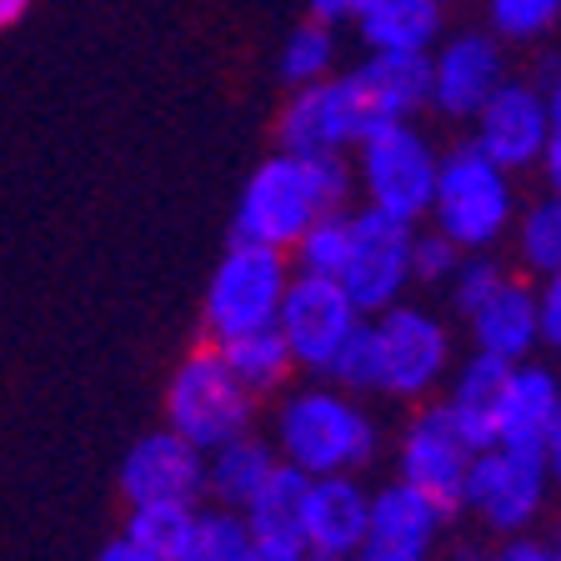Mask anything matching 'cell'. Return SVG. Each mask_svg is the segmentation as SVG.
I'll list each match as a JSON object with an SVG mask.
<instances>
[{
  "mask_svg": "<svg viewBox=\"0 0 561 561\" xmlns=\"http://www.w3.org/2000/svg\"><path fill=\"white\" fill-rule=\"evenodd\" d=\"M506 362H491L481 351H471L467 362H456L446 376L436 407L451 416V426L467 436L477 451L496 446V407H502V386H506Z\"/></svg>",
  "mask_w": 561,
  "mask_h": 561,
  "instance_id": "cell-20",
  "label": "cell"
},
{
  "mask_svg": "<svg viewBox=\"0 0 561 561\" xmlns=\"http://www.w3.org/2000/svg\"><path fill=\"white\" fill-rule=\"evenodd\" d=\"M506 241H512V256L522 276L541 280L551 271H561V196L541 191L537 201H526L516 210V226Z\"/></svg>",
  "mask_w": 561,
  "mask_h": 561,
  "instance_id": "cell-25",
  "label": "cell"
},
{
  "mask_svg": "<svg viewBox=\"0 0 561 561\" xmlns=\"http://www.w3.org/2000/svg\"><path fill=\"white\" fill-rule=\"evenodd\" d=\"M547 140H551V105H547V91L531 81H512L506 76L496 85V95L471 116V146L512 175L537 171Z\"/></svg>",
  "mask_w": 561,
  "mask_h": 561,
  "instance_id": "cell-13",
  "label": "cell"
},
{
  "mask_svg": "<svg viewBox=\"0 0 561 561\" xmlns=\"http://www.w3.org/2000/svg\"><path fill=\"white\" fill-rule=\"evenodd\" d=\"M25 11H31V0H0V31H5V25H15Z\"/></svg>",
  "mask_w": 561,
  "mask_h": 561,
  "instance_id": "cell-41",
  "label": "cell"
},
{
  "mask_svg": "<svg viewBox=\"0 0 561 561\" xmlns=\"http://www.w3.org/2000/svg\"><path fill=\"white\" fill-rule=\"evenodd\" d=\"M442 25V0H366L351 31L366 56H432Z\"/></svg>",
  "mask_w": 561,
  "mask_h": 561,
  "instance_id": "cell-21",
  "label": "cell"
},
{
  "mask_svg": "<svg viewBox=\"0 0 561 561\" xmlns=\"http://www.w3.org/2000/svg\"><path fill=\"white\" fill-rule=\"evenodd\" d=\"M551 477L541 467V451H516V446H486L471 461L461 512H471L496 537H526L551 506Z\"/></svg>",
  "mask_w": 561,
  "mask_h": 561,
  "instance_id": "cell-9",
  "label": "cell"
},
{
  "mask_svg": "<svg viewBox=\"0 0 561 561\" xmlns=\"http://www.w3.org/2000/svg\"><path fill=\"white\" fill-rule=\"evenodd\" d=\"M336 56H341V41H336V25H321V21H301L286 46L276 56V76L286 91H301V85H316L336 76Z\"/></svg>",
  "mask_w": 561,
  "mask_h": 561,
  "instance_id": "cell-26",
  "label": "cell"
},
{
  "mask_svg": "<svg viewBox=\"0 0 561 561\" xmlns=\"http://www.w3.org/2000/svg\"><path fill=\"white\" fill-rule=\"evenodd\" d=\"M471 351L491 356V362H531L541 351V311H537V280H526L522 271H506V280L486 296L481 306H471L467 316Z\"/></svg>",
  "mask_w": 561,
  "mask_h": 561,
  "instance_id": "cell-18",
  "label": "cell"
},
{
  "mask_svg": "<svg viewBox=\"0 0 561 561\" xmlns=\"http://www.w3.org/2000/svg\"><path fill=\"white\" fill-rule=\"evenodd\" d=\"M461 245H451L442 231H416L411 241V286H426V291H446V280L461 266Z\"/></svg>",
  "mask_w": 561,
  "mask_h": 561,
  "instance_id": "cell-33",
  "label": "cell"
},
{
  "mask_svg": "<svg viewBox=\"0 0 561 561\" xmlns=\"http://www.w3.org/2000/svg\"><path fill=\"white\" fill-rule=\"evenodd\" d=\"M551 551H557V561H561V512H557V522H551Z\"/></svg>",
  "mask_w": 561,
  "mask_h": 561,
  "instance_id": "cell-43",
  "label": "cell"
},
{
  "mask_svg": "<svg viewBox=\"0 0 561 561\" xmlns=\"http://www.w3.org/2000/svg\"><path fill=\"white\" fill-rule=\"evenodd\" d=\"M561 416V371L547 362H516L506 371L502 407H496V446L516 451H541L547 432Z\"/></svg>",
  "mask_w": 561,
  "mask_h": 561,
  "instance_id": "cell-19",
  "label": "cell"
},
{
  "mask_svg": "<svg viewBox=\"0 0 561 561\" xmlns=\"http://www.w3.org/2000/svg\"><path fill=\"white\" fill-rule=\"evenodd\" d=\"M351 171H356V196L366 210L416 226L432 210L442 151L416 121H386L351 151Z\"/></svg>",
  "mask_w": 561,
  "mask_h": 561,
  "instance_id": "cell-6",
  "label": "cell"
},
{
  "mask_svg": "<svg viewBox=\"0 0 561 561\" xmlns=\"http://www.w3.org/2000/svg\"><path fill=\"white\" fill-rule=\"evenodd\" d=\"M561 21V0H486V25L502 41H541Z\"/></svg>",
  "mask_w": 561,
  "mask_h": 561,
  "instance_id": "cell-31",
  "label": "cell"
},
{
  "mask_svg": "<svg viewBox=\"0 0 561 561\" xmlns=\"http://www.w3.org/2000/svg\"><path fill=\"white\" fill-rule=\"evenodd\" d=\"M442 5H446V0H442Z\"/></svg>",
  "mask_w": 561,
  "mask_h": 561,
  "instance_id": "cell-44",
  "label": "cell"
},
{
  "mask_svg": "<svg viewBox=\"0 0 561 561\" xmlns=\"http://www.w3.org/2000/svg\"><path fill=\"white\" fill-rule=\"evenodd\" d=\"M376 126H386V121L376 116L362 76L356 70H336L327 81L301 85V91L286 95V105L276 116V151L351 156Z\"/></svg>",
  "mask_w": 561,
  "mask_h": 561,
  "instance_id": "cell-8",
  "label": "cell"
},
{
  "mask_svg": "<svg viewBox=\"0 0 561 561\" xmlns=\"http://www.w3.org/2000/svg\"><path fill=\"white\" fill-rule=\"evenodd\" d=\"M271 446L301 477H362L381 451V426L362 397L327 376L286 386L271 411Z\"/></svg>",
  "mask_w": 561,
  "mask_h": 561,
  "instance_id": "cell-2",
  "label": "cell"
},
{
  "mask_svg": "<svg viewBox=\"0 0 561 561\" xmlns=\"http://www.w3.org/2000/svg\"><path fill=\"white\" fill-rule=\"evenodd\" d=\"M351 70L362 76L381 121H416L432 105V60L426 56H366Z\"/></svg>",
  "mask_w": 561,
  "mask_h": 561,
  "instance_id": "cell-23",
  "label": "cell"
},
{
  "mask_svg": "<svg viewBox=\"0 0 561 561\" xmlns=\"http://www.w3.org/2000/svg\"><path fill=\"white\" fill-rule=\"evenodd\" d=\"M241 561H306V547L296 537H256L251 531V547Z\"/></svg>",
  "mask_w": 561,
  "mask_h": 561,
  "instance_id": "cell-36",
  "label": "cell"
},
{
  "mask_svg": "<svg viewBox=\"0 0 561 561\" xmlns=\"http://www.w3.org/2000/svg\"><path fill=\"white\" fill-rule=\"evenodd\" d=\"M411 241H416V226L366 206L351 210V241H346V261H341L336 280L362 316H381L386 306L407 301Z\"/></svg>",
  "mask_w": 561,
  "mask_h": 561,
  "instance_id": "cell-10",
  "label": "cell"
},
{
  "mask_svg": "<svg viewBox=\"0 0 561 561\" xmlns=\"http://www.w3.org/2000/svg\"><path fill=\"white\" fill-rule=\"evenodd\" d=\"M251 547V526L231 506H196V522L186 531V547L175 561H241Z\"/></svg>",
  "mask_w": 561,
  "mask_h": 561,
  "instance_id": "cell-29",
  "label": "cell"
},
{
  "mask_svg": "<svg viewBox=\"0 0 561 561\" xmlns=\"http://www.w3.org/2000/svg\"><path fill=\"white\" fill-rule=\"evenodd\" d=\"M371 522V486L362 477H311L301 502L306 561H356Z\"/></svg>",
  "mask_w": 561,
  "mask_h": 561,
  "instance_id": "cell-17",
  "label": "cell"
},
{
  "mask_svg": "<svg viewBox=\"0 0 561 561\" xmlns=\"http://www.w3.org/2000/svg\"><path fill=\"white\" fill-rule=\"evenodd\" d=\"M547 105H551V126H561V70L551 76V85H547Z\"/></svg>",
  "mask_w": 561,
  "mask_h": 561,
  "instance_id": "cell-42",
  "label": "cell"
},
{
  "mask_svg": "<svg viewBox=\"0 0 561 561\" xmlns=\"http://www.w3.org/2000/svg\"><path fill=\"white\" fill-rule=\"evenodd\" d=\"M432 111L446 121H467L496 95V85L512 76L506 70L502 35L491 31H451L432 46Z\"/></svg>",
  "mask_w": 561,
  "mask_h": 561,
  "instance_id": "cell-14",
  "label": "cell"
},
{
  "mask_svg": "<svg viewBox=\"0 0 561 561\" xmlns=\"http://www.w3.org/2000/svg\"><path fill=\"white\" fill-rule=\"evenodd\" d=\"M191 522H196V506L186 502H146L126 506V531L121 537L156 561H175V551L186 547Z\"/></svg>",
  "mask_w": 561,
  "mask_h": 561,
  "instance_id": "cell-28",
  "label": "cell"
},
{
  "mask_svg": "<svg viewBox=\"0 0 561 561\" xmlns=\"http://www.w3.org/2000/svg\"><path fill=\"white\" fill-rule=\"evenodd\" d=\"M486 561H557V551H551L547 537L526 531V537H502V547L491 551Z\"/></svg>",
  "mask_w": 561,
  "mask_h": 561,
  "instance_id": "cell-35",
  "label": "cell"
},
{
  "mask_svg": "<svg viewBox=\"0 0 561 561\" xmlns=\"http://www.w3.org/2000/svg\"><path fill=\"white\" fill-rule=\"evenodd\" d=\"M95 561H156V557H146V551H140V547H130L126 537H116V541H105V547H101V557H95Z\"/></svg>",
  "mask_w": 561,
  "mask_h": 561,
  "instance_id": "cell-40",
  "label": "cell"
},
{
  "mask_svg": "<svg viewBox=\"0 0 561 561\" xmlns=\"http://www.w3.org/2000/svg\"><path fill=\"white\" fill-rule=\"evenodd\" d=\"M502 280H506V266L496 261V251H467V256H461V266H456V276L446 280V296H451L456 316H467L471 306L486 301Z\"/></svg>",
  "mask_w": 561,
  "mask_h": 561,
  "instance_id": "cell-32",
  "label": "cell"
},
{
  "mask_svg": "<svg viewBox=\"0 0 561 561\" xmlns=\"http://www.w3.org/2000/svg\"><path fill=\"white\" fill-rule=\"evenodd\" d=\"M451 516L436 502H426L407 481H386L371 486V522L356 561H432L446 537Z\"/></svg>",
  "mask_w": 561,
  "mask_h": 561,
  "instance_id": "cell-16",
  "label": "cell"
},
{
  "mask_svg": "<svg viewBox=\"0 0 561 561\" xmlns=\"http://www.w3.org/2000/svg\"><path fill=\"white\" fill-rule=\"evenodd\" d=\"M311 5V21H321V25H351L356 21V11H362L366 0H306Z\"/></svg>",
  "mask_w": 561,
  "mask_h": 561,
  "instance_id": "cell-37",
  "label": "cell"
},
{
  "mask_svg": "<svg viewBox=\"0 0 561 561\" xmlns=\"http://www.w3.org/2000/svg\"><path fill=\"white\" fill-rule=\"evenodd\" d=\"M261 401L236 381L216 341L191 346L175 371L165 376V426L175 436H186L196 451H216V446L236 442V436L256 432Z\"/></svg>",
  "mask_w": 561,
  "mask_h": 561,
  "instance_id": "cell-4",
  "label": "cell"
},
{
  "mask_svg": "<svg viewBox=\"0 0 561 561\" xmlns=\"http://www.w3.org/2000/svg\"><path fill=\"white\" fill-rule=\"evenodd\" d=\"M226 356V366L236 371V381L251 391L256 401L266 397H280L296 376V362L286 341H280L276 327H261V331H245V336H231V341H216Z\"/></svg>",
  "mask_w": 561,
  "mask_h": 561,
  "instance_id": "cell-24",
  "label": "cell"
},
{
  "mask_svg": "<svg viewBox=\"0 0 561 561\" xmlns=\"http://www.w3.org/2000/svg\"><path fill=\"white\" fill-rule=\"evenodd\" d=\"M276 467H280V456H276V446H271V436H256V432H245V436H236V442L206 451V496H210V506L245 512Z\"/></svg>",
  "mask_w": 561,
  "mask_h": 561,
  "instance_id": "cell-22",
  "label": "cell"
},
{
  "mask_svg": "<svg viewBox=\"0 0 561 561\" xmlns=\"http://www.w3.org/2000/svg\"><path fill=\"white\" fill-rule=\"evenodd\" d=\"M516 210H522V196H516L512 171L486 161L471 140L442 151L436 196H432V210H426L432 231H442L461 251H496L512 236Z\"/></svg>",
  "mask_w": 561,
  "mask_h": 561,
  "instance_id": "cell-3",
  "label": "cell"
},
{
  "mask_svg": "<svg viewBox=\"0 0 561 561\" xmlns=\"http://www.w3.org/2000/svg\"><path fill=\"white\" fill-rule=\"evenodd\" d=\"M537 311H541V346L561 356V271L537 280Z\"/></svg>",
  "mask_w": 561,
  "mask_h": 561,
  "instance_id": "cell-34",
  "label": "cell"
},
{
  "mask_svg": "<svg viewBox=\"0 0 561 561\" xmlns=\"http://www.w3.org/2000/svg\"><path fill=\"white\" fill-rule=\"evenodd\" d=\"M366 316L356 311L346 291H341V280L331 276H306L296 271L291 286H286V301H280V316H276V331L291 351L296 371L306 376H327L336 366L341 346L356 336Z\"/></svg>",
  "mask_w": 561,
  "mask_h": 561,
  "instance_id": "cell-11",
  "label": "cell"
},
{
  "mask_svg": "<svg viewBox=\"0 0 561 561\" xmlns=\"http://www.w3.org/2000/svg\"><path fill=\"white\" fill-rule=\"evenodd\" d=\"M541 467H547V477H551V491H561V416L547 432V442H541Z\"/></svg>",
  "mask_w": 561,
  "mask_h": 561,
  "instance_id": "cell-39",
  "label": "cell"
},
{
  "mask_svg": "<svg viewBox=\"0 0 561 561\" xmlns=\"http://www.w3.org/2000/svg\"><path fill=\"white\" fill-rule=\"evenodd\" d=\"M471 461H477V446L451 426L436 401L416 407L407 416L397 436V481H407L411 491H421L426 502H436L446 516L461 512V496H467V477Z\"/></svg>",
  "mask_w": 561,
  "mask_h": 561,
  "instance_id": "cell-12",
  "label": "cell"
},
{
  "mask_svg": "<svg viewBox=\"0 0 561 561\" xmlns=\"http://www.w3.org/2000/svg\"><path fill=\"white\" fill-rule=\"evenodd\" d=\"M366 321H371L376 351V397L411 401V407H426L442 397L446 376L456 366V341L446 316L421 301H397Z\"/></svg>",
  "mask_w": 561,
  "mask_h": 561,
  "instance_id": "cell-5",
  "label": "cell"
},
{
  "mask_svg": "<svg viewBox=\"0 0 561 561\" xmlns=\"http://www.w3.org/2000/svg\"><path fill=\"white\" fill-rule=\"evenodd\" d=\"M306 481L296 467H286L280 461L276 471H271V481L256 491V502L245 506V526L256 531V537H296L301 541V502H306Z\"/></svg>",
  "mask_w": 561,
  "mask_h": 561,
  "instance_id": "cell-27",
  "label": "cell"
},
{
  "mask_svg": "<svg viewBox=\"0 0 561 561\" xmlns=\"http://www.w3.org/2000/svg\"><path fill=\"white\" fill-rule=\"evenodd\" d=\"M346 241H351V210H327V216L291 245V266L306 271V276L336 280L341 261H346Z\"/></svg>",
  "mask_w": 561,
  "mask_h": 561,
  "instance_id": "cell-30",
  "label": "cell"
},
{
  "mask_svg": "<svg viewBox=\"0 0 561 561\" xmlns=\"http://www.w3.org/2000/svg\"><path fill=\"white\" fill-rule=\"evenodd\" d=\"M537 171H541L551 196H561V126H551V140H547V151H541Z\"/></svg>",
  "mask_w": 561,
  "mask_h": 561,
  "instance_id": "cell-38",
  "label": "cell"
},
{
  "mask_svg": "<svg viewBox=\"0 0 561 561\" xmlns=\"http://www.w3.org/2000/svg\"><path fill=\"white\" fill-rule=\"evenodd\" d=\"M356 196L351 156H296L271 151L256 171L245 175L231 216V241H256L286 251L311 231L327 210H346Z\"/></svg>",
  "mask_w": 561,
  "mask_h": 561,
  "instance_id": "cell-1",
  "label": "cell"
},
{
  "mask_svg": "<svg viewBox=\"0 0 561 561\" xmlns=\"http://www.w3.org/2000/svg\"><path fill=\"white\" fill-rule=\"evenodd\" d=\"M296 266L286 251H271L256 241H231L206 280V301H201V331L206 341H231L245 331L276 327L286 286Z\"/></svg>",
  "mask_w": 561,
  "mask_h": 561,
  "instance_id": "cell-7",
  "label": "cell"
},
{
  "mask_svg": "<svg viewBox=\"0 0 561 561\" xmlns=\"http://www.w3.org/2000/svg\"><path fill=\"white\" fill-rule=\"evenodd\" d=\"M121 496H126V506H146V502L201 506V496H206V451H196L171 426H156L140 442H130V451L121 456Z\"/></svg>",
  "mask_w": 561,
  "mask_h": 561,
  "instance_id": "cell-15",
  "label": "cell"
}]
</instances>
